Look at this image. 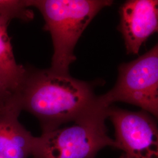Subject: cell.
<instances>
[{
    "mask_svg": "<svg viewBox=\"0 0 158 158\" xmlns=\"http://www.w3.org/2000/svg\"><path fill=\"white\" fill-rule=\"evenodd\" d=\"M101 97L109 106L126 102L158 118V44L135 60L120 64L114 87Z\"/></svg>",
    "mask_w": 158,
    "mask_h": 158,
    "instance_id": "obj_4",
    "label": "cell"
},
{
    "mask_svg": "<svg viewBox=\"0 0 158 158\" xmlns=\"http://www.w3.org/2000/svg\"><path fill=\"white\" fill-rule=\"evenodd\" d=\"M14 96L0 107V158H32L36 137L21 124Z\"/></svg>",
    "mask_w": 158,
    "mask_h": 158,
    "instance_id": "obj_8",
    "label": "cell"
},
{
    "mask_svg": "<svg viewBox=\"0 0 158 158\" xmlns=\"http://www.w3.org/2000/svg\"><path fill=\"white\" fill-rule=\"evenodd\" d=\"M115 148L132 158H158V130L155 117L146 111H131L110 106Z\"/></svg>",
    "mask_w": 158,
    "mask_h": 158,
    "instance_id": "obj_5",
    "label": "cell"
},
{
    "mask_svg": "<svg viewBox=\"0 0 158 158\" xmlns=\"http://www.w3.org/2000/svg\"><path fill=\"white\" fill-rule=\"evenodd\" d=\"M13 94L14 93L11 90L0 76V107L9 102L11 99Z\"/></svg>",
    "mask_w": 158,
    "mask_h": 158,
    "instance_id": "obj_9",
    "label": "cell"
},
{
    "mask_svg": "<svg viewBox=\"0 0 158 158\" xmlns=\"http://www.w3.org/2000/svg\"><path fill=\"white\" fill-rule=\"evenodd\" d=\"M28 0H0V76L14 93L25 73V67L17 63L12 51L8 27L14 19H33L34 14Z\"/></svg>",
    "mask_w": 158,
    "mask_h": 158,
    "instance_id": "obj_7",
    "label": "cell"
},
{
    "mask_svg": "<svg viewBox=\"0 0 158 158\" xmlns=\"http://www.w3.org/2000/svg\"><path fill=\"white\" fill-rule=\"evenodd\" d=\"M119 158H131L130 156H129L128 155H127V154H125L124 153H123L121 155V156L119 157Z\"/></svg>",
    "mask_w": 158,
    "mask_h": 158,
    "instance_id": "obj_10",
    "label": "cell"
},
{
    "mask_svg": "<svg viewBox=\"0 0 158 158\" xmlns=\"http://www.w3.org/2000/svg\"><path fill=\"white\" fill-rule=\"evenodd\" d=\"M119 31L128 54L136 55L142 45L158 31L157 0H130L119 8Z\"/></svg>",
    "mask_w": 158,
    "mask_h": 158,
    "instance_id": "obj_6",
    "label": "cell"
},
{
    "mask_svg": "<svg viewBox=\"0 0 158 158\" xmlns=\"http://www.w3.org/2000/svg\"><path fill=\"white\" fill-rule=\"evenodd\" d=\"M14 96L21 111L39 120L42 133L110 107L95 95L89 83L51 68H25Z\"/></svg>",
    "mask_w": 158,
    "mask_h": 158,
    "instance_id": "obj_1",
    "label": "cell"
},
{
    "mask_svg": "<svg viewBox=\"0 0 158 158\" xmlns=\"http://www.w3.org/2000/svg\"><path fill=\"white\" fill-rule=\"evenodd\" d=\"M108 108L36 137L32 158H94L106 147L115 148L106 125Z\"/></svg>",
    "mask_w": 158,
    "mask_h": 158,
    "instance_id": "obj_3",
    "label": "cell"
},
{
    "mask_svg": "<svg viewBox=\"0 0 158 158\" xmlns=\"http://www.w3.org/2000/svg\"><path fill=\"white\" fill-rule=\"evenodd\" d=\"M45 20V29L51 34L53 54L51 69L69 73L76 59L74 50L85 29L96 15L111 6L110 0H28Z\"/></svg>",
    "mask_w": 158,
    "mask_h": 158,
    "instance_id": "obj_2",
    "label": "cell"
}]
</instances>
